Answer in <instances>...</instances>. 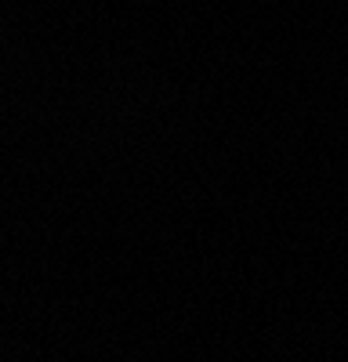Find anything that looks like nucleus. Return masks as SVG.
I'll list each match as a JSON object with an SVG mask.
<instances>
[]
</instances>
